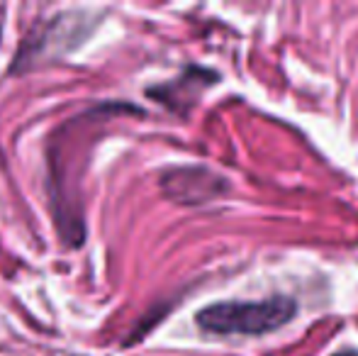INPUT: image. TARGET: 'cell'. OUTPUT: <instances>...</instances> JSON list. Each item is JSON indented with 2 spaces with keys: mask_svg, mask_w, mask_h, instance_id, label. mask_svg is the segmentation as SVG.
Wrapping results in <instances>:
<instances>
[{
  "mask_svg": "<svg viewBox=\"0 0 358 356\" xmlns=\"http://www.w3.org/2000/svg\"><path fill=\"white\" fill-rule=\"evenodd\" d=\"M297 315V303L287 295L264 300H222L195 313L200 332L213 337H259L285 327Z\"/></svg>",
  "mask_w": 358,
  "mask_h": 356,
  "instance_id": "1",
  "label": "cell"
},
{
  "mask_svg": "<svg viewBox=\"0 0 358 356\" xmlns=\"http://www.w3.org/2000/svg\"><path fill=\"white\" fill-rule=\"evenodd\" d=\"M159 188L178 205H203L229 190V180L205 166H171L161 171Z\"/></svg>",
  "mask_w": 358,
  "mask_h": 356,
  "instance_id": "2",
  "label": "cell"
},
{
  "mask_svg": "<svg viewBox=\"0 0 358 356\" xmlns=\"http://www.w3.org/2000/svg\"><path fill=\"white\" fill-rule=\"evenodd\" d=\"M215 81H217V76L213 71H208V69L188 66L180 76H176L173 81L146 88V95H151L156 103L166 105L169 110L188 113V108L198 100V95L208 86H213Z\"/></svg>",
  "mask_w": 358,
  "mask_h": 356,
  "instance_id": "3",
  "label": "cell"
},
{
  "mask_svg": "<svg viewBox=\"0 0 358 356\" xmlns=\"http://www.w3.org/2000/svg\"><path fill=\"white\" fill-rule=\"evenodd\" d=\"M0 42H3V24H0Z\"/></svg>",
  "mask_w": 358,
  "mask_h": 356,
  "instance_id": "4",
  "label": "cell"
},
{
  "mask_svg": "<svg viewBox=\"0 0 358 356\" xmlns=\"http://www.w3.org/2000/svg\"><path fill=\"white\" fill-rule=\"evenodd\" d=\"M0 164H3V149H0Z\"/></svg>",
  "mask_w": 358,
  "mask_h": 356,
  "instance_id": "5",
  "label": "cell"
}]
</instances>
